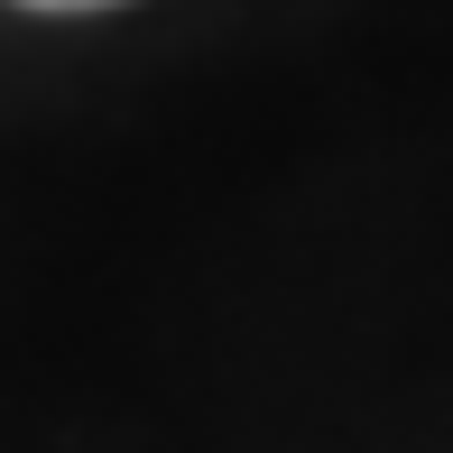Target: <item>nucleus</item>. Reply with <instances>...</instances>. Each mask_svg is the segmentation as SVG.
Segmentation results:
<instances>
[{"instance_id":"f257e3e1","label":"nucleus","mask_w":453,"mask_h":453,"mask_svg":"<svg viewBox=\"0 0 453 453\" xmlns=\"http://www.w3.org/2000/svg\"><path fill=\"white\" fill-rule=\"evenodd\" d=\"M28 10H120V0H28Z\"/></svg>"}]
</instances>
